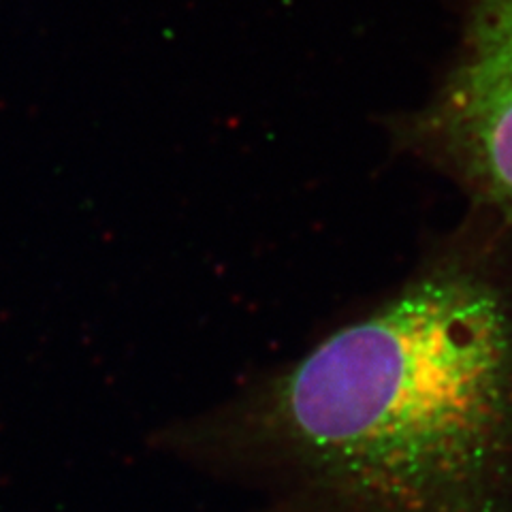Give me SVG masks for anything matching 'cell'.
I'll return each mask as SVG.
<instances>
[{"label":"cell","mask_w":512,"mask_h":512,"mask_svg":"<svg viewBox=\"0 0 512 512\" xmlns=\"http://www.w3.org/2000/svg\"><path fill=\"white\" fill-rule=\"evenodd\" d=\"M421 126L463 184L512 222V0H483L468 52Z\"/></svg>","instance_id":"cell-2"},{"label":"cell","mask_w":512,"mask_h":512,"mask_svg":"<svg viewBox=\"0 0 512 512\" xmlns=\"http://www.w3.org/2000/svg\"><path fill=\"white\" fill-rule=\"evenodd\" d=\"M167 440L265 448L389 512H487L512 478V288L442 261Z\"/></svg>","instance_id":"cell-1"}]
</instances>
